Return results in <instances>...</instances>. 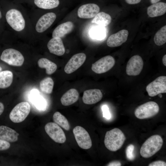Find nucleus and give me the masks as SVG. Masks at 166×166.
<instances>
[{
    "label": "nucleus",
    "instance_id": "f257e3e1",
    "mask_svg": "<svg viewBox=\"0 0 166 166\" xmlns=\"http://www.w3.org/2000/svg\"><path fill=\"white\" fill-rule=\"evenodd\" d=\"M125 139L122 131L117 128H115L106 132L104 142L108 149L115 152L122 147Z\"/></svg>",
    "mask_w": 166,
    "mask_h": 166
},
{
    "label": "nucleus",
    "instance_id": "f03ea898",
    "mask_svg": "<svg viewBox=\"0 0 166 166\" xmlns=\"http://www.w3.org/2000/svg\"><path fill=\"white\" fill-rule=\"evenodd\" d=\"M163 144V139L160 136L152 135L148 138L142 145L140 149V154L144 158H149L160 150Z\"/></svg>",
    "mask_w": 166,
    "mask_h": 166
},
{
    "label": "nucleus",
    "instance_id": "7ed1b4c3",
    "mask_svg": "<svg viewBox=\"0 0 166 166\" xmlns=\"http://www.w3.org/2000/svg\"><path fill=\"white\" fill-rule=\"evenodd\" d=\"M160 108L155 102L150 101L138 107L135 110L134 114L138 118L143 119L152 117L159 112Z\"/></svg>",
    "mask_w": 166,
    "mask_h": 166
},
{
    "label": "nucleus",
    "instance_id": "20e7f679",
    "mask_svg": "<svg viewBox=\"0 0 166 166\" xmlns=\"http://www.w3.org/2000/svg\"><path fill=\"white\" fill-rule=\"evenodd\" d=\"M6 18L8 23L15 30L20 31L24 29L25 21L19 11L15 9L9 10L6 14Z\"/></svg>",
    "mask_w": 166,
    "mask_h": 166
},
{
    "label": "nucleus",
    "instance_id": "39448f33",
    "mask_svg": "<svg viewBox=\"0 0 166 166\" xmlns=\"http://www.w3.org/2000/svg\"><path fill=\"white\" fill-rule=\"evenodd\" d=\"M30 111V106L27 102H22L17 105L11 111L9 117L13 122L19 123L24 121Z\"/></svg>",
    "mask_w": 166,
    "mask_h": 166
},
{
    "label": "nucleus",
    "instance_id": "423d86ee",
    "mask_svg": "<svg viewBox=\"0 0 166 166\" xmlns=\"http://www.w3.org/2000/svg\"><path fill=\"white\" fill-rule=\"evenodd\" d=\"M0 59L9 65L16 66H22L24 61L23 56L19 51L12 48L4 50Z\"/></svg>",
    "mask_w": 166,
    "mask_h": 166
},
{
    "label": "nucleus",
    "instance_id": "0eeeda50",
    "mask_svg": "<svg viewBox=\"0 0 166 166\" xmlns=\"http://www.w3.org/2000/svg\"><path fill=\"white\" fill-rule=\"evenodd\" d=\"M73 132L78 146L81 148L88 149L92 146L90 136L86 130L82 127L77 126L73 130Z\"/></svg>",
    "mask_w": 166,
    "mask_h": 166
},
{
    "label": "nucleus",
    "instance_id": "6e6552de",
    "mask_svg": "<svg viewBox=\"0 0 166 166\" xmlns=\"http://www.w3.org/2000/svg\"><path fill=\"white\" fill-rule=\"evenodd\" d=\"M149 96L153 97L160 93H166V76H161L149 84L146 87Z\"/></svg>",
    "mask_w": 166,
    "mask_h": 166
},
{
    "label": "nucleus",
    "instance_id": "1a4fd4ad",
    "mask_svg": "<svg viewBox=\"0 0 166 166\" xmlns=\"http://www.w3.org/2000/svg\"><path fill=\"white\" fill-rule=\"evenodd\" d=\"M45 129L50 138L56 142L63 143L65 142L66 138L64 132L56 123H47L45 126Z\"/></svg>",
    "mask_w": 166,
    "mask_h": 166
},
{
    "label": "nucleus",
    "instance_id": "9d476101",
    "mask_svg": "<svg viewBox=\"0 0 166 166\" xmlns=\"http://www.w3.org/2000/svg\"><path fill=\"white\" fill-rule=\"evenodd\" d=\"M114 58L111 56H105L92 65V71L97 74L105 73L110 70L115 64Z\"/></svg>",
    "mask_w": 166,
    "mask_h": 166
},
{
    "label": "nucleus",
    "instance_id": "9b49d317",
    "mask_svg": "<svg viewBox=\"0 0 166 166\" xmlns=\"http://www.w3.org/2000/svg\"><path fill=\"white\" fill-rule=\"evenodd\" d=\"M144 63L141 57L139 55L132 56L128 61L126 68L127 74L129 76L139 75L143 68Z\"/></svg>",
    "mask_w": 166,
    "mask_h": 166
},
{
    "label": "nucleus",
    "instance_id": "f8f14e48",
    "mask_svg": "<svg viewBox=\"0 0 166 166\" xmlns=\"http://www.w3.org/2000/svg\"><path fill=\"white\" fill-rule=\"evenodd\" d=\"M100 9L99 6L95 3L85 4L81 6L78 8L77 15L81 18H92L99 12Z\"/></svg>",
    "mask_w": 166,
    "mask_h": 166
},
{
    "label": "nucleus",
    "instance_id": "ddd939ff",
    "mask_svg": "<svg viewBox=\"0 0 166 166\" xmlns=\"http://www.w3.org/2000/svg\"><path fill=\"white\" fill-rule=\"evenodd\" d=\"M86 59V55L84 53H79L74 55L65 65V72L68 74L72 73L82 65Z\"/></svg>",
    "mask_w": 166,
    "mask_h": 166
},
{
    "label": "nucleus",
    "instance_id": "4468645a",
    "mask_svg": "<svg viewBox=\"0 0 166 166\" xmlns=\"http://www.w3.org/2000/svg\"><path fill=\"white\" fill-rule=\"evenodd\" d=\"M56 18V15L53 12L48 13L42 16L36 24V31L41 33L45 31L53 23Z\"/></svg>",
    "mask_w": 166,
    "mask_h": 166
},
{
    "label": "nucleus",
    "instance_id": "2eb2a0df",
    "mask_svg": "<svg viewBox=\"0 0 166 166\" xmlns=\"http://www.w3.org/2000/svg\"><path fill=\"white\" fill-rule=\"evenodd\" d=\"M128 35V32L127 30H121L109 37L107 41V44L110 47L120 46L126 41Z\"/></svg>",
    "mask_w": 166,
    "mask_h": 166
},
{
    "label": "nucleus",
    "instance_id": "dca6fc26",
    "mask_svg": "<svg viewBox=\"0 0 166 166\" xmlns=\"http://www.w3.org/2000/svg\"><path fill=\"white\" fill-rule=\"evenodd\" d=\"M102 97V93L100 89H90L84 92L82 101L86 104L92 105L99 101Z\"/></svg>",
    "mask_w": 166,
    "mask_h": 166
},
{
    "label": "nucleus",
    "instance_id": "f3484780",
    "mask_svg": "<svg viewBox=\"0 0 166 166\" xmlns=\"http://www.w3.org/2000/svg\"><path fill=\"white\" fill-rule=\"evenodd\" d=\"M47 46L50 52L57 55L61 56L65 53V48L61 38H53L49 41Z\"/></svg>",
    "mask_w": 166,
    "mask_h": 166
},
{
    "label": "nucleus",
    "instance_id": "a211bd4d",
    "mask_svg": "<svg viewBox=\"0 0 166 166\" xmlns=\"http://www.w3.org/2000/svg\"><path fill=\"white\" fill-rule=\"evenodd\" d=\"M166 12V3L159 2L152 4L147 8V14L151 18L162 16Z\"/></svg>",
    "mask_w": 166,
    "mask_h": 166
},
{
    "label": "nucleus",
    "instance_id": "6ab92c4d",
    "mask_svg": "<svg viewBox=\"0 0 166 166\" xmlns=\"http://www.w3.org/2000/svg\"><path fill=\"white\" fill-rule=\"evenodd\" d=\"M19 134L15 130L7 126H0V139L13 142L18 140Z\"/></svg>",
    "mask_w": 166,
    "mask_h": 166
},
{
    "label": "nucleus",
    "instance_id": "aec40b11",
    "mask_svg": "<svg viewBox=\"0 0 166 166\" xmlns=\"http://www.w3.org/2000/svg\"><path fill=\"white\" fill-rule=\"evenodd\" d=\"M73 27V24L71 22L68 21L62 23L57 26L53 30L52 38H62L71 32Z\"/></svg>",
    "mask_w": 166,
    "mask_h": 166
},
{
    "label": "nucleus",
    "instance_id": "412c9836",
    "mask_svg": "<svg viewBox=\"0 0 166 166\" xmlns=\"http://www.w3.org/2000/svg\"><path fill=\"white\" fill-rule=\"evenodd\" d=\"M79 96L77 90L74 89H71L63 95L61 101L63 105L69 106L76 102L78 99Z\"/></svg>",
    "mask_w": 166,
    "mask_h": 166
},
{
    "label": "nucleus",
    "instance_id": "4be33fe9",
    "mask_svg": "<svg viewBox=\"0 0 166 166\" xmlns=\"http://www.w3.org/2000/svg\"><path fill=\"white\" fill-rule=\"evenodd\" d=\"M111 20V17L109 14L104 12H101L94 17L91 22L99 26H105L109 25Z\"/></svg>",
    "mask_w": 166,
    "mask_h": 166
},
{
    "label": "nucleus",
    "instance_id": "5701e85b",
    "mask_svg": "<svg viewBox=\"0 0 166 166\" xmlns=\"http://www.w3.org/2000/svg\"><path fill=\"white\" fill-rule=\"evenodd\" d=\"M38 64L40 68L45 69L46 73L48 75L53 73L57 68V65L55 63L46 58H40L38 60Z\"/></svg>",
    "mask_w": 166,
    "mask_h": 166
},
{
    "label": "nucleus",
    "instance_id": "b1692460",
    "mask_svg": "<svg viewBox=\"0 0 166 166\" xmlns=\"http://www.w3.org/2000/svg\"><path fill=\"white\" fill-rule=\"evenodd\" d=\"M13 74L10 71L5 70L0 72V89L9 87L13 80Z\"/></svg>",
    "mask_w": 166,
    "mask_h": 166
},
{
    "label": "nucleus",
    "instance_id": "393cba45",
    "mask_svg": "<svg viewBox=\"0 0 166 166\" xmlns=\"http://www.w3.org/2000/svg\"><path fill=\"white\" fill-rule=\"evenodd\" d=\"M35 5L39 8L50 9L57 7L59 5V0H34Z\"/></svg>",
    "mask_w": 166,
    "mask_h": 166
},
{
    "label": "nucleus",
    "instance_id": "a878e982",
    "mask_svg": "<svg viewBox=\"0 0 166 166\" xmlns=\"http://www.w3.org/2000/svg\"><path fill=\"white\" fill-rule=\"evenodd\" d=\"M54 85L53 80L50 77H47L42 80L40 83V88L43 93L50 94L52 92Z\"/></svg>",
    "mask_w": 166,
    "mask_h": 166
},
{
    "label": "nucleus",
    "instance_id": "bb28decb",
    "mask_svg": "<svg viewBox=\"0 0 166 166\" xmlns=\"http://www.w3.org/2000/svg\"><path fill=\"white\" fill-rule=\"evenodd\" d=\"M54 121L65 130L68 131L70 128V125L66 118L60 112H56L53 116Z\"/></svg>",
    "mask_w": 166,
    "mask_h": 166
},
{
    "label": "nucleus",
    "instance_id": "cd10ccee",
    "mask_svg": "<svg viewBox=\"0 0 166 166\" xmlns=\"http://www.w3.org/2000/svg\"><path fill=\"white\" fill-rule=\"evenodd\" d=\"M155 43L158 46H161L166 42V26L162 27L156 33L154 37Z\"/></svg>",
    "mask_w": 166,
    "mask_h": 166
},
{
    "label": "nucleus",
    "instance_id": "c85d7f7f",
    "mask_svg": "<svg viewBox=\"0 0 166 166\" xmlns=\"http://www.w3.org/2000/svg\"><path fill=\"white\" fill-rule=\"evenodd\" d=\"M32 98L36 107L40 110H43L45 107L46 103L44 100L39 97L37 90H32Z\"/></svg>",
    "mask_w": 166,
    "mask_h": 166
},
{
    "label": "nucleus",
    "instance_id": "c756f323",
    "mask_svg": "<svg viewBox=\"0 0 166 166\" xmlns=\"http://www.w3.org/2000/svg\"><path fill=\"white\" fill-rule=\"evenodd\" d=\"M90 34L93 38L97 40H101L105 37V31L102 27L97 26L91 29Z\"/></svg>",
    "mask_w": 166,
    "mask_h": 166
},
{
    "label": "nucleus",
    "instance_id": "7c9ffc66",
    "mask_svg": "<svg viewBox=\"0 0 166 166\" xmlns=\"http://www.w3.org/2000/svg\"><path fill=\"white\" fill-rule=\"evenodd\" d=\"M134 146L132 144H129L126 148L125 154L127 158L129 160L132 161L135 158L134 153Z\"/></svg>",
    "mask_w": 166,
    "mask_h": 166
},
{
    "label": "nucleus",
    "instance_id": "2f4dec72",
    "mask_svg": "<svg viewBox=\"0 0 166 166\" xmlns=\"http://www.w3.org/2000/svg\"><path fill=\"white\" fill-rule=\"evenodd\" d=\"M102 109L103 117L107 119H110L111 117V115L108 107L106 105H104L102 106Z\"/></svg>",
    "mask_w": 166,
    "mask_h": 166
},
{
    "label": "nucleus",
    "instance_id": "473e14b6",
    "mask_svg": "<svg viewBox=\"0 0 166 166\" xmlns=\"http://www.w3.org/2000/svg\"><path fill=\"white\" fill-rule=\"evenodd\" d=\"M10 147V144L7 141L0 139V151L7 150Z\"/></svg>",
    "mask_w": 166,
    "mask_h": 166
},
{
    "label": "nucleus",
    "instance_id": "72a5a7b5",
    "mask_svg": "<svg viewBox=\"0 0 166 166\" xmlns=\"http://www.w3.org/2000/svg\"><path fill=\"white\" fill-rule=\"evenodd\" d=\"M148 166H166V162L162 160H157L151 162Z\"/></svg>",
    "mask_w": 166,
    "mask_h": 166
},
{
    "label": "nucleus",
    "instance_id": "f704fd0d",
    "mask_svg": "<svg viewBox=\"0 0 166 166\" xmlns=\"http://www.w3.org/2000/svg\"><path fill=\"white\" fill-rule=\"evenodd\" d=\"M142 0H124L126 3L128 5H134L140 3Z\"/></svg>",
    "mask_w": 166,
    "mask_h": 166
},
{
    "label": "nucleus",
    "instance_id": "c9c22d12",
    "mask_svg": "<svg viewBox=\"0 0 166 166\" xmlns=\"http://www.w3.org/2000/svg\"><path fill=\"white\" fill-rule=\"evenodd\" d=\"M121 163L118 161H114L109 163L107 166H121Z\"/></svg>",
    "mask_w": 166,
    "mask_h": 166
},
{
    "label": "nucleus",
    "instance_id": "e433bc0d",
    "mask_svg": "<svg viewBox=\"0 0 166 166\" xmlns=\"http://www.w3.org/2000/svg\"><path fill=\"white\" fill-rule=\"evenodd\" d=\"M4 110V105L3 104L0 102V115L3 112Z\"/></svg>",
    "mask_w": 166,
    "mask_h": 166
},
{
    "label": "nucleus",
    "instance_id": "4c0bfd02",
    "mask_svg": "<svg viewBox=\"0 0 166 166\" xmlns=\"http://www.w3.org/2000/svg\"><path fill=\"white\" fill-rule=\"evenodd\" d=\"M162 62L164 65L166 66V55L165 54L162 58Z\"/></svg>",
    "mask_w": 166,
    "mask_h": 166
},
{
    "label": "nucleus",
    "instance_id": "58836bf2",
    "mask_svg": "<svg viewBox=\"0 0 166 166\" xmlns=\"http://www.w3.org/2000/svg\"><path fill=\"white\" fill-rule=\"evenodd\" d=\"M150 3L152 4H153L156 2H160L161 0H149Z\"/></svg>",
    "mask_w": 166,
    "mask_h": 166
},
{
    "label": "nucleus",
    "instance_id": "ea45409f",
    "mask_svg": "<svg viewBox=\"0 0 166 166\" xmlns=\"http://www.w3.org/2000/svg\"><path fill=\"white\" fill-rule=\"evenodd\" d=\"M2 17V13L1 11L0 10V19Z\"/></svg>",
    "mask_w": 166,
    "mask_h": 166
},
{
    "label": "nucleus",
    "instance_id": "a19ab883",
    "mask_svg": "<svg viewBox=\"0 0 166 166\" xmlns=\"http://www.w3.org/2000/svg\"><path fill=\"white\" fill-rule=\"evenodd\" d=\"M2 67L0 66V72L2 71Z\"/></svg>",
    "mask_w": 166,
    "mask_h": 166
}]
</instances>
